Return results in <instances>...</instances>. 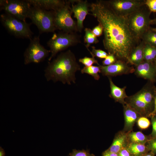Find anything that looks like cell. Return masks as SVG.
Segmentation results:
<instances>
[{
    "mask_svg": "<svg viewBox=\"0 0 156 156\" xmlns=\"http://www.w3.org/2000/svg\"><path fill=\"white\" fill-rule=\"evenodd\" d=\"M90 6L92 15L103 27V44L108 54L129 64L130 54L140 42L131 31L126 16L116 13L107 1H96Z\"/></svg>",
    "mask_w": 156,
    "mask_h": 156,
    "instance_id": "cell-1",
    "label": "cell"
},
{
    "mask_svg": "<svg viewBox=\"0 0 156 156\" xmlns=\"http://www.w3.org/2000/svg\"><path fill=\"white\" fill-rule=\"evenodd\" d=\"M80 69L75 55L69 50L61 52L48 62L44 70V76L47 81L71 85L76 83L75 73Z\"/></svg>",
    "mask_w": 156,
    "mask_h": 156,
    "instance_id": "cell-2",
    "label": "cell"
},
{
    "mask_svg": "<svg viewBox=\"0 0 156 156\" xmlns=\"http://www.w3.org/2000/svg\"><path fill=\"white\" fill-rule=\"evenodd\" d=\"M156 90L153 83L148 81L138 92L128 96L125 102L141 116H149L154 109Z\"/></svg>",
    "mask_w": 156,
    "mask_h": 156,
    "instance_id": "cell-3",
    "label": "cell"
},
{
    "mask_svg": "<svg viewBox=\"0 0 156 156\" xmlns=\"http://www.w3.org/2000/svg\"><path fill=\"white\" fill-rule=\"evenodd\" d=\"M145 5L138 10L126 17L129 26L132 34L138 42L141 40L144 34L149 29L151 11L148 10Z\"/></svg>",
    "mask_w": 156,
    "mask_h": 156,
    "instance_id": "cell-4",
    "label": "cell"
},
{
    "mask_svg": "<svg viewBox=\"0 0 156 156\" xmlns=\"http://www.w3.org/2000/svg\"><path fill=\"white\" fill-rule=\"evenodd\" d=\"M80 42V36L75 32L62 31L54 33L47 42L50 53L48 59L49 62L51 61L59 52L76 45Z\"/></svg>",
    "mask_w": 156,
    "mask_h": 156,
    "instance_id": "cell-5",
    "label": "cell"
},
{
    "mask_svg": "<svg viewBox=\"0 0 156 156\" xmlns=\"http://www.w3.org/2000/svg\"><path fill=\"white\" fill-rule=\"evenodd\" d=\"M28 18L36 26L40 33L54 32L57 29L53 11L31 6Z\"/></svg>",
    "mask_w": 156,
    "mask_h": 156,
    "instance_id": "cell-6",
    "label": "cell"
},
{
    "mask_svg": "<svg viewBox=\"0 0 156 156\" xmlns=\"http://www.w3.org/2000/svg\"><path fill=\"white\" fill-rule=\"evenodd\" d=\"M1 22L3 27L11 34L16 37L29 39L33 34L29 24L5 13L0 15Z\"/></svg>",
    "mask_w": 156,
    "mask_h": 156,
    "instance_id": "cell-7",
    "label": "cell"
},
{
    "mask_svg": "<svg viewBox=\"0 0 156 156\" xmlns=\"http://www.w3.org/2000/svg\"><path fill=\"white\" fill-rule=\"evenodd\" d=\"M31 5L27 0H0V11L23 21L28 18Z\"/></svg>",
    "mask_w": 156,
    "mask_h": 156,
    "instance_id": "cell-8",
    "label": "cell"
},
{
    "mask_svg": "<svg viewBox=\"0 0 156 156\" xmlns=\"http://www.w3.org/2000/svg\"><path fill=\"white\" fill-rule=\"evenodd\" d=\"M69 0L62 7L54 11V23L57 29L67 32L78 31L77 23L71 17L72 13Z\"/></svg>",
    "mask_w": 156,
    "mask_h": 156,
    "instance_id": "cell-9",
    "label": "cell"
},
{
    "mask_svg": "<svg viewBox=\"0 0 156 156\" xmlns=\"http://www.w3.org/2000/svg\"><path fill=\"white\" fill-rule=\"evenodd\" d=\"M49 50L41 44L39 36H35L30 40V43L23 54L24 64L27 65L31 63H38L48 57Z\"/></svg>",
    "mask_w": 156,
    "mask_h": 156,
    "instance_id": "cell-10",
    "label": "cell"
},
{
    "mask_svg": "<svg viewBox=\"0 0 156 156\" xmlns=\"http://www.w3.org/2000/svg\"><path fill=\"white\" fill-rule=\"evenodd\" d=\"M107 1L116 13L121 16H127L144 5L145 0H110Z\"/></svg>",
    "mask_w": 156,
    "mask_h": 156,
    "instance_id": "cell-11",
    "label": "cell"
},
{
    "mask_svg": "<svg viewBox=\"0 0 156 156\" xmlns=\"http://www.w3.org/2000/svg\"><path fill=\"white\" fill-rule=\"evenodd\" d=\"M127 62L117 60L114 64L109 66L100 65L101 73L103 75L114 77L134 73L135 68L130 66Z\"/></svg>",
    "mask_w": 156,
    "mask_h": 156,
    "instance_id": "cell-12",
    "label": "cell"
},
{
    "mask_svg": "<svg viewBox=\"0 0 156 156\" xmlns=\"http://www.w3.org/2000/svg\"><path fill=\"white\" fill-rule=\"evenodd\" d=\"M71 4V10L74 17L77 20V31L81 32L83 26V22L88 12L89 4L86 0H76L74 4L73 0H69Z\"/></svg>",
    "mask_w": 156,
    "mask_h": 156,
    "instance_id": "cell-13",
    "label": "cell"
},
{
    "mask_svg": "<svg viewBox=\"0 0 156 156\" xmlns=\"http://www.w3.org/2000/svg\"><path fill=\"white\" fill-rule=\"evenodd\" d=\"M135 67L134 73L138 77L153 83L156 82V68L153 62L144 60Z\"/></svg>",
    "mask_w": 156,
    "mask_h": 156,
    "instance_id": "cell-14",
    "label": "cell"
},
{
    "mask_svg": "<svg viewBox=\"0 0 156 156\" xmlns=\"http://www.w3.org/2000/svg\"><path fill=\"white\" fill-rule=\"evenodd\" d=\"M125 119L124 131H131L135 122L141 116L134 108L126 103L123 105Z\"/></svg>",
    "mask_w": 156,
    "mask_h": 156,
    "instance_id": "cell-15",
    "label": "cell"
},
{
    "mask_svg": "<svg viewBox=\"0 0 156 156\" xmlns=\"http://www.w3.org/2000/svg\"><path fill=\"white\" fill-rule=\"evenodd\" d=\"M33 7L47 10L55 11L63 7L66 1L61 0H27Z\"/></svg>",
    "mask_w": 156,
    "mask_h": 156,
    "instance_id": "cell-16",
    "label": "cell"
},
{
    "mask_svg": "<svg viewBox=\"0 0 156 156\" xmlns=\"http://www.w3.org/2000/svg\"><path fill=\"white\" fill-rule=\"evenodd\" d=\"M110 89L109 96L114 100L116 102H119L123 105L126 103L125 99L127 97L125 89L126 86L120 88L113 82L111 77H108Z\"/></svg>",
    "mask_w": 156,
    "mask_h": 156,
    "instance_id": "cell-17",
    "label": "cell"
},
{
    "mask_svg": "<svg viewBox=\"0 0 156 156\" xmlns=\"http://www.w3.org/2000/svg\"><path fill=\"white\" fill-rule=\"evenodd\" d=\"M128 132L123 131L117 133L112 144L107 150L112 152L118 153L122 149L126 147L128 143Z\"/></svg>",
    "mask_w": 156,
    "mask_h": 156,
    "instance_id": "cell-18",
    "label": "cell"
},
{
    "mask_svg": "<svg viewBox=\"0 0 156 156\" xmlns=\"http://www.w3.org/2000/svg\"><path fill=\"white\" fill-rule=\"evenodd\" d=\"M145 43L141 40L134 48L129 57V63L135 66L139 64L144 60V49Z\"/></svg>",
    "mask_w": 156,
    "mask_h": 156,
    "instance_id": "cell-19",
    "label": "cell"
},
{
    "mask_svg": "<svg viewBox=\"0 0 156 156\" xmlns=\"http://www.w3.org/2000/svg\"><path fill=\"white\" fill-rule=\"evenodd\" d=\"M126 148L133 156H143L150 151L146 144L128 143Z\"/></svg>",
    "mask_w": 156,
    "mask_h": 156,
    "instance_id": "cell-20",
    "label": "cell"
},
{
    "mask_svg": "<svg viewBox=\"0 0 156 156\" xmlns=\"http://www.w3.org/2000/svg\"><path fill=\"white\" fill-rule=\"evenodd\" d=\"M127 139L128 143L146 144L149 139L147 136L140 131H131L128 132Z\"/></svg>",
    "mask_w": 156,
    "mask_h": 156,
    "instance_id": "cell-21",
    "label": "cell"
},
{
    "mask_svg": "<svg viewBox=\"0 0 156 156\" xmlns=\"http://www.w3.org/2000/svg\"><path fill=\"white\" fill-rule=\"evenodd\" d=\"M156 58V47L145 44L144 49V60L153 62Z\"/></svg>",
    "mask_w": 156,
    "mask_h": 156,
    "instance_id": "cell-22",
    "label": "cell"
},
{
    "mask_svg": "<svg viewBox=\"0 0 156 156\" xmlns=\"http://www.w3.org/2000/svg\"><path fill=\"white\" fill-rule=\"evenodd\" d=\"M81 71V73H86L91 75L95 80H98L100 78V76L99 74V73H101V69L99 66H85L82 68Z\"/></svg>",
    "mask_w": 156,
    "mask_h": 156,
    "instance_id": "cell-23",
    "label": "cell"
},
{
    "mask_svg": "<svg viewBox=\"0 0 156 156\" xmlns=\"http://www.w3.org/2000/svg\"><path fill=\"white\" fill-rule=\"evenodd\" d=\"M85 34L84 36V42L86 43V47L89 51L88 48L93 44H96L99 42V40L93 33L92 30L90 28H86L85 29Z\"/></svg>",
    "mask_w": 156,
    "mask_h": 156,
    "instance_id": "cell-24",
    "label": "cell"
},
{
    "mask_svg": "<svg viewBox=\"0 0 156 156\" xmlns=\"http://www.w3.org/2000/svg\"><path fill=\"white\" fill-rule=\"evenodd\" d=\"M141 40L145 44H148L156 47V32L152 31L150 29L144 34Z\"/></svg>",
    "mask_w": 156,
    "mask_h": 156,
    "instance_id": "cell-25",
    "label": "cell"
},
{
    "mask_svg": "<svg viewBox=\"0 0 156 156\" xmlns=\"http://www.w3.org/2000/svg\"><path fill=\"white\" fill-rule=\"evenodd\" d=\"M136 122L138 127L142 130L147 129L151 124L149 120L145 116H141L140 117Z\"/></svg>",
    "mask_w": 156,
    "mask_h": 156,
    "instance_id": "cell-26",
    "label": "cell"
},
{
    "mask_svg": "<svg viewBox=\"0 0 156 156\" xmlns=\"http://www.w3.org/2000/svg\"><path fill=\"white\" fill-rule=\"evenodd\" d=\"M79 62L83 64L85 67L92 66L94 64H96L99 66L100 65L97 60L95 59L94 57H85L84 58L79 59Z\"/></svg>",
    "mask_w": 156,
    "mask_h": 156,
    "instance_id": "cell-27",
    "label": "cell"
},
{
    "mask_svg": "<svg viewBox=\"0 0 156 156\" xmlns=\"http://www.w3.org/2000/svg\"><path fill=\"white\" fill-rule=\"evenodd\" d=\"M90 53L92 57H96L101 59L105 58L109 55L103 50L96 49L94 46L92 47V51Z\"/></svg>",
    "mask_w": 156,
    "mask_h": 156,
    "instance_id": "cell-28",
    "label": "cell"
},
{
    "mask_svg": "<svg viewBox=\"0 0 156 156\" xmlns=\"http://www.w3.org/2000/svg\"><path fill=\"white\" fill-rule=\"evenodd\" d=\"M69 156H95L93 154H90L89 150H77L74 149L69 153Z\"/></svg>",
    "mask_w": 156,
    "mask_h": 156,
    "instance_id": "cell-29",
    "label": "cell"
},
{
    "mask_svg": "<svg viewBox=\"0 0 156 156\" xmlns=\"http://www.w3.org/2000/svg\"><path fill=\"white\" fill-rule=\"evenodd\" d=\"M117 60L116 57L114 55L109 54L103 61V66L110 65L114 63Z\"/></svg>",
    "mask_w": 156,
    "mask_h": 156,
    "instance_id": "cell-30",
    "label": "cell"
},
{
    "mask_svg": "<svg viewBox=\"0 0 156 156\" xmlns=\"http://www.w3.org/2000/svg\"><path fill=\"white\" fill-rule=\"evenodd\" d=\"M148 144L146 145L150 151L153 152L155 155L156 154V137L149 139L147 142Z\"/></svg>",
    "mask_w": 156,
    "mask_h": 156,
    "instance_id": "cell-31",
    "label": "cell"
},
{
    "mask_svg": "<svg viewBox=\"0 0 156 156\" xmlns=\"http://www.w3.org/2000/svg\"><path fill=\"white\" fill-rule=\"evenodd\" d=\"M145 5L151 12H156V0H146Z\"/></svg>",
    "mask_w": 156,
    "mask_h": 156,
    "instance_id": "cell-32",
    "label": "cell"
},
{
    "mask_svg": "<svg viewBox=\"0 0 156 156\" xmlns=\"http://www.w3.org/2000/svg\"><path fill=\"white\" fill-rule=\"evenodd\" d=\"M94 34L96 37L101 36L103 33V28L102 25H99L94 27L92 30Z\"/></svg>",
    "mask_w": 156,
    "mask_h": 156,
    "instance_id": "cell-33",
    "label": "cell"
},
{
    "mask_svg": "<svg viewBox=\"0 0 156 156\" xmlns=\"http://www.w3.org/2000/svg\"><path fill=\"white\" fill-rule=\"evenodd\" d=\"M152 117V131L151 133L152 138L156 137V116L155 115Z\"/></svg>",
    "mask_w": 156,
    "mask_h": 156,
    "instance_id": "cell-34",
    "label": "cell"
},
{
    "mask_svg": "<svg viewBox=\"0 0 156 156\" xmlns=\"http://www.w3.org/2000/svg\"><path fill=\"white\" fill-rule=\"evenodd\" d=\"M118 156H133L127 148L122 149L118 153Z\"/></svg>",
    "mask_w": 156,
    "mask_h": 156,
    "instance_id": "cell-35",
    "label": "cell"
},
{
    "mask_svg": "<svg viewBox=\"0 0 156 156\" xmlns=\"http://www.w3.org/2000/svg\"><path fill=\"white\" fill-rule=\"evenodd\" d=\"M102 156H118V153L112 152L106 150L102 153Z\"/></svg>",
    "mask_w": 156,
    "mask_h": 156,
    "instance_id": "cell-36",
    "label": "cell"
},
{
    "mask_svg": "<svg viewBox=\"0 0 156 156\" xmlns=\"http://www.w3.org/2000/svg\"><path fill=\"white\" fill-rule=\"evenodd\" d=\"M156 114V90L155 91L154 98V107L153 112L149 115V116H153Z\"/></svg>",
    "mask_w": 156,
    "mask_h": 156,
    "instance_id": "cell-37",
    "label": "cell"
},
{
    "mask_svg": "<svg viewBox=\"0 0 156 156\" xmlns=\"http://www.w3.org/2000/svg\"><path fill=\"white\" fill-rule=\"evenodd\" d=\"M155 154L152 151H150L143 156H154Z\"/></svg>",
    "mask_w": 156,
    "mask_h": 156,
    "instance_id": "cell-38",
    "label": "cell"
},
{
    "mask_svg": "<svg viewBox=\"0 0 156 156\" xmlns=\"http://www.w3.org/2000/svg\"><path fill=\"white\" fill-rule=\"evenodd\" d=\"M5 152L4 150L1 147H0V156H5Z\"/></svg>",
    "mask_w": 156,
    "mask_h": 156,
    "instance_id": "cell-39",
    "label": "cell"
},
{
    "mask_svg": "<svg viewBox=\"0 0 156 156\" xmlns=\"http://www.w3.org/2000/svg\"><path fill=\"white\" fill-rule=\"evenodd\" d=\"M151 24H154L156 25V18L153 20H151L150 21Z\"/></svg>",
    "mask_w": 156,
    "mask_h": 156,
    "instance_id": "cell-40",
    "label": "cell"
},
{
    "mask_svg": "<svg viewBox=\"0 0 156 156\" xmlns=\"http://www.w3.org/2000/svg\"><path fill=\"white\" fill-rule=\"evenodd\" d=\"M150 29L152 31L156 32V28H152Z\"/></svg>",
    "mask_w": 156,
    "mask_h": 156,
    "instance_id": "cell-41",
    "label": "cell"
},
{
    "mask_svg": "<svg viewBox=\"0 0 156 156\" xmlns=\"http://www.w3.org/2000/svg\"><path fill=\"white\" fill-rule=\"evenodd\" d=\"M153 63L154 64V65L155 66V67H156V58H155V59L154 62H153Z\"/></svg>",
    "mask_w": 156,
    "mask_h": 156,
    "instance_id": "cell-42",
    "label": "cell"
}]
</instances>
